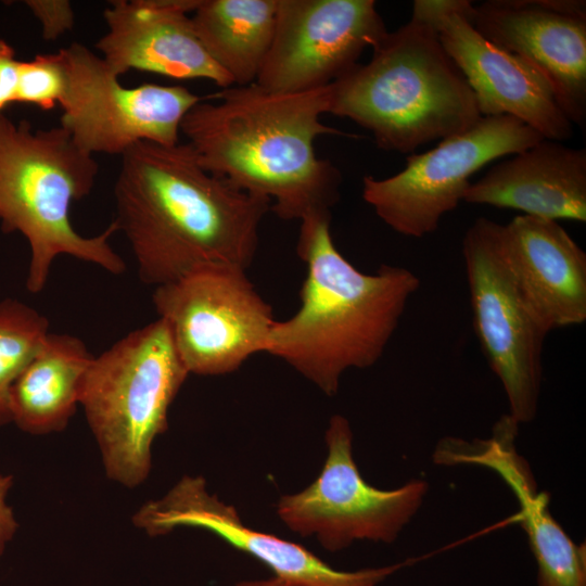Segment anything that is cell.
<instances>
[{"label":"cell","instance_id":"7c38bea8","mask_svg":"<svg viewBox=\"0 0 586 586\" xmlns=\"http://www.w3.org/2000/svg\"><path fill=\"white\" fill-rule=\"evenodd\" d=\"M468 0H416L412 17L428 23L471 88L482 116L510 115L545 139L565 141L574 125L546 77L524 59L488 41L473 26Z\"/></svg>","mask_w":586,"mask_h":586},{"label":"cell","instance_id":"9c48e42d","mask_svg":"<svg viewBox=\"0 0 586 586\" xmlns=\"http://www.w3.org/2000/svg\"><path fill=\"white\" fill-rule=\"evenodd\" d=\"M473 328L519 424L537 415L548 332L524 301L504 257L501 224L480 217L462 239Z\"/></svg>","mask_w":586,"mask_h":586},{"label":"cell","instance_id":"52a82bcc","mask_svg":"<svg viewBox=\"0 0 586 586\" xmlns=\"http://www.w3.org/2000/svg\"><path fill=\"white\" fill-rule=\"evenodd\" d=\"M152 302L189 374L222 375L265 353L276 322L246 269L208 265L155 286Z\"/></svg>","mask_w":586,"mask_h":586},{"label":"cell","instance_id":"d4e9b609","mask_svg":"<svg viewBox=\"0 0 586 586\" xmlns=\"http://www.w3.org/2000/svg\"><path fill=\"white\" fill-rule=\"evenodd\" d=\"M18 67L20 61L16 60L14 48L0 38V114L10 103L15 102Z\"/></svg>","mask_w":586,"mask_h":586},{"label":"cell","instance_id":"5bb4252c","mask_svg":"<svg viewBox=\"0 0 586 586\" xmlns=\"http://www.w3.org/2000/svg\"><path fill=\"white\" fill-rule=\"evenodd\" d=\"M132 522L151 537L182 526L208 531L268 566L275 576L302 586H379L403 566L335 570L300 544L245 525L233 506L208 492L200 475L182 476L163 497L143 504Z\"/></svg>","mask_w":586,"mask_h":586},{"label":"cell","instance_id":"9a60e30c","mask_svg":"<svg viewBox=\"0 0 586 586\" xmlns=\"http://www.w3.org/2000/svg\"><path fill=\"white\" fill-rule=\"evenodd\" d=\"M475 29L536 67L573 125L586 124V2L488 0L472 4Z\"/></svg>","mask_w":586,"mask_h":586},{"label":"cell","instance_id":"30bf717a","mask_svg":"<svg viewBox=\"0 0 586 586\" xmlns=\"http://www.w3.org/2000/svg\"><path fill=\"white\" fill-rule=\"evenodd\" d=\"M352 443L348 420L332 416L321 472L303 491L281 496L276 506L278 517L292 532L316 537L329 551L357 540L393 543L429 491V484L419 479L393 489L367 483L354 460Z\"/></svg>","mask_w":586,"mask_h":586},{"label":"cell","instance_id":"e0dca14e","mask_svg":"<svg viewBox=\"0 0 586 586\" xmlns=\"http://www.w3.org/2000/svg\"><path fill=\"white\" fill-rule=\"evenodd\" d=\"M507 266L549 333L586 321V253L557 221L518 215L501 225Z\"/></svg>","mask_w":586,"mask_h":586},{"label":"cell","instance_id":"ffe728a7","mask_svg":"<svg viewBox=\"0 0 586 586\" xmlns=\"http://www.w3.org/2000/svg\"><path fill=\"white\" fill-rule=\"evenodd\" d=\"M93 357L79 337L49 332L11 386L12 422L34 435L63 431L79 405L81 384Z\"/></svg>","mask_w":586,"mask_h":586},{"label":"cell","instance_id":"3957f363","mask_svg":"<svg viewBox=\"0 0 586 586\" xmlns=\"http://www.w3.org/2000/svg\"><path fill=\"white\" fill-rule=\"evenodd\" d=\"M330 226L331 212L300 220L296 251L307 269L300 307L276 320L265 353L334 396L344 372L380 360L421 282L402 266L360 271L340 253Z\"/></svg>","mask_w":586,"mask_h":586},{"label":"cell","instance_id":"ba28073f","mask_svg":"<svg viewBox=\"0 0 586 586\" xmlns=\"http://www.w3.org/2000/svg\"><path fill=\"white\" fill-rule=\"evenodd\" d=\"M544 139L510 115L482 116L468 130L424 153H411L397 174L362 178L361 195L395 232L423 238L463 201L470 178L486 164L517 154Z\"/></svg>","mask_w":586,"mask_h":586},{"label":"cell","instance_id":"603a6c76","mask_svg":"<svg viewBox=\"0 0 586 586\" xmlns=\"http://www.w3.org/2000/svg\"><path fill=\"white\" fill-rule=\"evenodd\" d=\"M65 67L60 52L38 54L31 61H20L15 102L52 110L64 93Z\"/></svg>","mask_w":586,"mask_h":586},{"label":"cell","instance_id":"8992f818","mask_svg":"<svg viewBox=\"0 0 586 586\" xmlns=\"http://www.w3.org/2000/svg\"><path fill=\"white\" fill-rule=\"evenodd\" d=\"M188 375L160 318L93 357L79 405L109 479L130 488L146 480L153 442L167 430L168 409Z\"/></svg>","mask_w":586,"mask_h":586},{"label":"cell","instance_id":"44dd1931","mask_svg":"<svg viewBox=\"0 0 586 586\" xmlns=\"http://www.w3.org/2000/svg\"><path fill=\"white\" fill-rule=\"evenodd\" d=\"M277 0H200L191 15L202 46L233 85L254 84L269 52Z\"/></svg>","mask_w":586,"mask_h":586},{"label":"cell","instance_id":"5b68a950","mask_svg":"<svg viewBox=\"0 0 586 586\" xmlns=\"http://www.w3.org/2000/svg\"><path fill=\"white\" fill-rule=\"evenodd\" d=\"M99 173L93 155L81 150L61 126L33 130L0 114V224L3 232L27 240L30 259L26 288L40 293L52 263L61 255L97 265L112 275L126 269L110 244L112 221L100 234L84 237L69 219L72 203L92 191Z\"/></svg>","mask_w":586,"mask_h":586},{"label":"cell","instance_id":"7a4b0ae2","mask_svg":"<svg viewBox=\"0 0 586 586\" xmlns=\"http://www.w3.org/2000/svg\"><path fill=\"white\" fill-rule=\"evenodd\" d=\"M217 102L195 104L180 132L200 165L239 189L267 198L283 220L331 212L342 174L316 155L320 136H349L327 126L329 85L301 92H272L258 85L225 88Z\"/></svg>","mask_w":586,"mask_h":586},{"label":"cell","instance_id":"484cf974","mask_svg":"<svg viewBox=\"0 0 586 586\" xmlns=\"http://www.w3.org/2000/svg\"><path fill=\"white\" fill-rule=\"evenodd\" d=\"M12 485V475H0V557L18 527L13 510L5 500Z\"/></svg>","mask_w":586,"mask_h":586},{"label":"cell","instance_id":"8fae6325","mask_svg":"<svg viewBox=\"0 0 586 586\" xmlns=\"http://www.w3.org/2000/svg\"><path fill=\"white\" fill-rule=\"evenodd\" d=\"M59 52L66 74L60 126L91 155L122 156L139 142L175 145L183 117L202 101L179 85L124 87L103 59L81 43Z\"/></svg>","mask_w":586,"mask_h":586},{"label":"cell","instance_id":"ac0fdd59","mask_svg":"<svg viewBox=\"0 0 586 586\" xmlns=\"http://www.w3.org/2000/svg\"><path fill=\"white\" fill-rule=\"evenodd\" d=\"M508 413L495 423L492 437L455 440L451 464L472 463L495 471L520 505V522L537 565V586H586V547L575 544L549 511V495L538 492L527 461L515 449L519 432Z\"/></svg>","mask_w":586,"mask_h":586},{"label":"cell","instance_id":"4fadbf2b","mask_svg":"<svg viewBox=\"0 0 586 586\" xmlns=\"http://www.w3.org/2000/svg\"><path fill=\"white\" fill-rule=\"evenodd\" d=\"M387 31L373 0H277L272 42L255 84L272 92L326 87Z\"/></svg>","mask_w":586,"mask_h":586},{"label":"cell","instance_id":"277c9868","mask_svg":"<svg viewBox=\"0 0 586 586\" xmlns=\"http://www.w3.org/2000/svg\"><path fill=\"white\" fill-rule=\"evenodd\" d=\"M329 114L370 131L385 151L411 154L471 128L481 117L474 94L436 31L412 17L329 85Z\"/></svg>","mask_w":586,"mask_h":586},{"label":"cell","instance_id":"7402d4cb","mask_svg":"<svg viewBox=\"0 0 586 586\" xmlns=\"http://www.w3.org/2000/svg\"><path fill=\"white\" fill-rule=\"evenodd\" d=\"M49 332V320L35 308L14 298L0 301V425L12 422L11 386Z\"/></svg>","mask_w":586,"mask_h":586},{"label":"cell","instance_id":"d6986e66","mask_svg":"<svg viewBox=\"0 0 586 586\" xmlns=\"http://www.w3.org/2000/svg\"><path fill=\"white\" fill-rule=\"evenodd\" d=\"M463 202L585 222L586 150L544 138L471 182Z\"/></svg>","mask_w":586,"mask_h":586},{"label":"cell","instance_id":"4316f807","mask_svg":"<svg viewBox=\"0 0 586 586\" xmlns=\"http://www.w3.org/2000/svg\"><path fill=\"white\" fill-rule=\"evenodd\" d=\"M233 586H302L289 581L282 579L277 576H272L265 579H251V581H241L235 583Z\"/></svg>","mask_w":586,"mask_h":586},{"label":"cell","instance_id":"2e32d148","mask_svg":"<svg viewBox=\"0 0 586 586\" xmlns=\"http://www.w3.org/2000/svg\"><path fill=\"white\" fill-rule=\"evenodd\" d=\"M200 0H116L103 11L107 31L95 43L118 78L130 69L175 79H206L229 88L231 78L199 40L191 15Z\"/></svg>","mask_w":586,"mask_h":586},{"label":"cell","instance_id":"cb8c5ba5","mask_svg":"<svg viewBox=\"0 0 586 586\" xmlns=\"http://www.w3.org/2000/svg\"><path fill=\"white\" fill-rule=\"evenodd\" d=\"M24 3L40 22L47 41L58 39L75 24V13L67 0H27Z\"/></svg>","mask_w":586,"mask_h":586},{"label":"cell","instance_id":"6da1fadb","mask_svg":"<svg viewBox=\"0 0 586 586\" xmlns=\"http://www.w3.org/2000/svg\"><path fill=\"white\" fill-rule=\"evenodd\" d=\"M118 231L146 285L158 286L208 265L247 269L271 208L204 169L189 143L139 142L122 155L114 186Z\"/></svg>","mask_w":586,"mask_h":586}]
</instances>
